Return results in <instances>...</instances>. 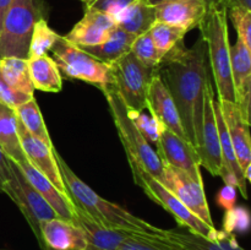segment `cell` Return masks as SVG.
Here are the masks:
<instances>
[{"instance_id": "7c38bea8", "label": "cell", "mask_w": 251, "mask_h": 250, "mask_svg": "<svg viewBox=\"0 0 251 250\" xmlns=\"http://www.w3.org/2000/svg\"><path fill=\"white\" fill-rule=\"evenodd\" d=\"M156 147L162 163L180 169L198 181L203 183L198 152L188 140L181 139L163 126Z\"/></svg>"}, {"instance_id": "ba28073f", "label": "cell", "mask_w": 251, "mask_h": 250, "mask_svg": "<svg viewBox=\"0 0 251 250\" xmlns=\"http://www.w3.org/2000/svg\"><path fill=\"white\" fill-rule=\"evenodd\" d=\"M129 163L135 183L141 186L142 190L152 201L168 211L179 223V227H185L191 232H195L206 238H215L217 228L206 225L202 220L194 215L176 195H173L168 189L164 188L159 181L149 175L146 172L142 171L135 162L129 161Z\"/></svg>"}, {"instance_id": "7bdbcfd3", "label": "cell", "mask_w": 251, "mask_h": 250, "mask_svg": "<svg viewBox=\"0 0 251 250\" xmlns=\"http://www.w3.org/2000/svg\"><path fill=\"white\" fill-rule=\"evenodd\" d=\"M80 1L82 2V4L85 5L86 9H87V7H91V6H92V5L95 4V2L97 1V0H80Z\"/></svg>"}, {"instance_id": "d6a6232c", "label": "cell", "mask_w": 251, "mask_h": 250, "mask_svg": "<svg viewBox=\"0 0 251 250\" xmlns=\"http://www.w3.org/2000/svg\"><path fill=\"white\" fill-rule=\"evenodd\" d=\"M130 51L135 55V58L144 64L147 68L156 69L157 65L161 61V56H159L158 51H157L156 47H154L153 41L151 38L150 32H145V33L140 34L134 39L131 44Z\"/></svg>"}, {"instance_id": "4316f807", "label": "cell", "mask_w": 251, "mask_h": 250, "mask_svg": "<svg viewBox=\"0 0 251 250\" xmlns=\"http://www.w3.org/2000/svg\"><path fill=\"white\" fill-rule=\"evenodd\" d=\"M0 73L14 90L34 97V87L29 77L27 59L15 56L0 58Z\"/></svg>"}, {"instance_id": "836d02e7", "label": "cell", "mask_w": 251, "mask_h": 250, "mask_svg": "<svg viewBox=\"0 0 251 250\" xmlns=\"http://www.w3.org/2000/svg\"><path fill=\"white\" fill-rule=\"evenodd\" d=\"M233 26L238 33V38L251 49V10L235 6L227 10Z\"/></svg>"}, {"instance_id": "d4e9b609", "label": "cell", "mask_w": 251, "mask_h": 250, "mask_svg": "<svg viewBox=\"0 0 251 250\" xmlns=\"http://www.w3.org/2000/svg\"><path fill=\"white\" fill-rule=\"evenodd\" d=\"M135 38L136 37L127 33L115 25L103 43L93 47H85V48L81 49L87 51L88 54L95 56L98 60L109 64L126 54L127 51H130Z\"/></svg>"}, {"instance_id": "8fae6325", "label": "cell", "mask_w": 251, "mask_h": 250, "mask_svg": "<svg viewBox=\"0 0 251 250\" xmlns=\"http://www.w3.org/2000/svg\"><path fill=\"white\" fill-rule=\"evenodd\" d=\"M212 82L208 80L205 90V104H203V120L201 130L200 142L196 147L200 167H203L213 176H220L222 169V156H221L220 137H218L217 123H216L215 110H213Z\"/></svg>"}, {"instance_id": "60d3db41", "label": "cell", "mask_w": 251, "mask_h": 250, "mask_svg": "<svg viewBox=\"0 0 251 250\" xmlns=\"http://www.w3.org/2000/svg\"><path fill=\"white\" fill-rule=\"evenodd\" d=\"M11 1L12 0H0V28H1L2 20H4L5 14H6L7 9H9Z\"/></svg>"}, {"instance_id": "30bf717a", "label": "cell", "mask_w": 251, "mask_h": 250, "mask_svg": "<svg viewBox=\"0 0 251 250\" xmlns=\"http://www.w3.org/2000/svg\"><path fill=\"white\" fill-rule=\"evenodd\" d=\"M163 169L164 188L176 195L194 215L198 216L206 225L215 227L206 199L203 183L198 181L188 173L174 167L163 164Z\"/></svg>"}, {"instance_id": "ee69618b", "label": "cell", "mask_w": 251, "mask_h": 250, "mask_svg": "<svg viewBox=\"0 0 251 250\" xmlns=\"http://www.w3.org/2000/svg\"><path fill=\"white\" fill-rule=\"evenodd\" d=\"M4 250H5V249H4Z\"/></svg>"}, {"instance_id": "277c9868", "label": "cell", "mask_w": 251, "mask_h": 250, "mask_svg": "<svg viewBox=\"0 0 251 250\" xmlns=\"http://www.w3.org/2000/svg\"><path fill=\"white\" fill-rule=\"evenodd\" d=\"M102 92L104 93L108 104H109L110 113H112L115 126H117L120 141L126 152L127 159L135 162L142 171L146 172L149 175H151L152 178L156 179L163 185V163L159 159L153 147L150 146L149 142L136 129L131 119L127 117L126 108L118 96L117 91L114 90L113 85H108L102 88Z\"/></svg>"}, {"instance_id": "9c48e42d", "label": "cell", "mask_w": 251, "mask_h": 250, "mask_svg": "<svg viewBox=\"0 0 251 250\" xmlns=\"http://www.w3.org/2000/svg\"><path fill=\"white\" fill-rule=\"evenodd\" d=\"M11 176L2 191L16 203L17 207L26 218L37 240L41 239V225L58 217L53 208L39 195L36 189L28 183L17 164L9 158Z\"/></svg>"}, {"instance_id": "484cf974", "label": "cell", "mask_w": 251, "mask_h": 250, "mask_svg": "<svg viewBox=\"0 0 251 250\" xmlns=\"http://www.w3.org/2000/svg\"><path fill=\"white\" fill-rule=\"evenodd\" d=\"M0 146L5 154L16 163L27 159L20 144L15 109L2 103H0Z\"/></svg>"}, {"instance_id": "4dcf8cb0", "label": "cell", "mask_w": 251, "mask_h": 250, "mask_svg": "<svg viewBox=\"0 0 251 250\" xmlns=\"http://www.w3.org/2000/svg\"><path fill=\"white\" fill-rule=\"evenodd\" d=\"M59 38H60V34L49 27L46 19L38 20L34 24L33 31H32L27 59L47 55Z\"/></svg>"}, {"instance_id": "d6986e66", "label": "cell", "mask_w": 251, "mask_h": 250, "mask_svg": "<svg viewBox=\"0 0 251 250\" xmlns=\"http://www.w3.org/2000/svg\"><path fill=\"white\" fill-rule=\"evenodd\" d=\"M114 26L112 17L93 7H87L82 19L63 37L78 48L98 46L107 39Z\"/></svg>"}, {"instance_id": "e575fe53", "label": "cell", "mask_w": 251, "mask_h": 250, "mask_svg": "<svg viewBox=\"0 0 251 250\" xmlns=\"http://www.w3.org/2000/svg\"><path fill=\"white\" fill-rule=\"evenodd\" d=\"M250 227L249 211L245 207H233L226 211L223 221V230L234 234L235 232L244 233Z\"/></svg>"}, {"instance_id": "8d00e7d4", "label": "cell", "mask_w": 251, "mask_h": 250, "mask_svg": "<svg viewBox=\"0 0 251 250\" xmlns=\"http://www.w3.org/2000/svg\"><path fill=\"white\" fill-rule=\"evenodd\" d=\"M134 0H97L91 7L104 12L114 21L115 17L120 14L124 9H126Z\"/></svg>"}, {"instance_id": "74e56055", "label": "cell", "mask_w": 251, "mask_h": 250, "mask_svg": "<svg viewBox=\"0 0 251 250\" xmlns=\"http://www.w3.org/2000/svg\"><path fill=\"white\" fill-rule=\"evenodd\" d=\"M216 201H217L218 206L223 207L226 211L235 207V203H237V188L226 184L218 191L217 196H216Z\"/></svg>"}, {"instance_id": "f35d334b", "label": "cell", "mask_w": 251, "mask_h": 250, "mask_svg": "<svg viewBox=\"0 0 251 250\" xmlns=\"http://www.w3.org/2000/svg\"><path fill=\"white\" fill-rule=\"evenodd\" d=\"M10 176H11V169H10L9 157L5 154L1 146H0V190L1 191L7 181L10 180Z\"/></svg>"}, {"instance_id": "ffe728a7", "label": "cell", "mask_w": 251, "mask_h": 250, "mask_svg": "<svg viewBox=\"0 0 251 250\" xmlns=\"http://www.w3.org/2000/svg\"><path fill=\"white\" fill-rule=\"evenodd\" d=\"M147 110L154 115L166 129L171 130L181 139L188 140L176 103L157 74H154L150 83L147 93Z\"/></svg>"}, {"instance_id": "3957f363", "label": "cell", "mask_w": 251, "mask_h": 250, "mask_svg": "<svg viewBox=\"0 0 251 250\" xmlns=\"http://www.w3.org/2000/svg\"><path fill=\"white\" fill-rule=\"evenodd\" d=\"M200 36L207 49V58L217 88L218 100L235 103L230 69V42L228 32L227 7L221 4L208 5L205 17L199 25Z\"/></svg>"}, {"instance_id": "6da1fadb", "label": "cell", "mask_w": 251, "mask_h": 250, "mask_svg": "<svg viewBox=\"0 0 251 250\" xmlns=\"http://www.w3.org/2000/svg\"><path fill=\"white\" fill-rule=\"evenodd\" d=\"M207 69V49L201 36L191 48L184 42L174 47L156 68L176 103L189 142L195 149L202 130L206 85L211 78Z\"/></svg>"}, {"instance_id": "52a82bcc", "label": "cell", "mask_w": 251, "mask_h": 250, "mask_svg": "<svg viewBox=\"0 0 251 250\" xmlns=\"http://www.w3.org/2000/svg\"><path fill=\"white\" fill-rule=\"evenodd\" d=\"M50 51L63 77L85 81L96 85L100 90L112 85L109 64L98 60L83 49L66 41L63 36L55 42Z\"/></svg>"}, {"instance_id": "7a4b0ae2", "label": "cell", "mask_w": 251, "mask_h": 250, "mask_svg": "<svg viewBox=\"0 0 251 250\" xmlns=\"http://www.w3.org/2000/svg\"><path fill=\"white\" fill-rule=\"evenodd\" d=\"M56 162L60 168L63 180L68 189L71 200L86 211L92 218H95L100 225L115 229H125L131 232L146 233V234L164 235V229L152 225L142 218L132 215L122 206L105 200L98 195L91 186L81 180L73 169L68 166L65 159L54 150Z\"/></svg>"}, {"instance_id": "4fadbf2b", "label": "cell", "mask_w": 251, "mask_h": 250, "mask_svg": "<svg viewBox=\"0 0 251 250\" xmlns=\"http://www.w3.org/2000/svg\"><path fill=\"white\" fill-rule=\"evenodd\" d=\"M17 130H19L20 144H21L22 151H24L27 161L37 171L41 172L44 176H47L61 194L69 195L68 189H66L65 183L63 180L60 168H59V164L56 162L55 154H54L55 147L48 146L37 137L32 136L19 119H17Z\"/></svg>"}, {"instance_id": "d590c367", "label": "cell", "mask_w": 251, "mask_h": 250, "mask_svg": "<svg viewBox=\"0 0 251 250\" xmlns=\"http://www.w3.org/2000/svg\"><path fill=\"white\" fill-rule=\"evenodd\" d=\"M31 98L33 97H29V96L24 95V93L14 90V88L4 80L1 73H0V103L15 109V108L19 107L20 104L27 102V100H31Z\"/></svg>"}, {"instance_id": "7402d4cb", "label": "cell", "mask_w": 251, "mask_h": 250, "mask_svg": "<svg viewBox=\"0 0 251 250\" xmlns=\"http://www.w3.org/2000/svg\"><path fill=\"white\" fill-rule=\"evenodd\" d=\"M164 235L183 250H245L238 244L235 235L226 230H218L215 238L191 232L185 227L164 229Z\"/></svg>"}, {"instance_id": "cb8c5ba5", "label": "cell", "mask_w": 251, "mask_h": 250, "mask_svg": "<svg viewBox=\"0 0 251 250\" xmlns=\"http://www.w3.org/2000/svg\"><path fill=\"white\" fill-rule=\"evenodd\" d=\"M27 66L34 90L53 93L60 92L63 88V76L51 56L47 54L27 59Z\"/></svg>"}, {"instance_id": "f546056e", "label": "cell", "mask_w": 251, "mask_h": 250, "mask_svg": "<svg viewBox=\"0 0 251 250\" xmlns=\"http://www.w3.org/2000/svg\"><path fill=\"white\" fill-rule=\"evenodd\" d=\"M117 250H183L166 235L132 233L125 238Z\"/></svg>"}, {"instance_id": "83f0119b", "label": "cell", "mask_w": 251, "mask_h": 250, "mask_svg": "<svg viewBox=\"0 0 251 250\" xmlns=\"http://www.w3.org/2000/svg\"><path fill=\"white\" fill-rule=\"evenodd\" d=\"M15 113H16L17 119L22 123V125L26 127V130L32 136L37 137L48 146L54 147L36 98L33 97L20 104L19 107L15 108Z\"/></svg>"}, {"instance_id": "ac0fdd59", "label": "cell", "mask_w": 251, "mask_h": 250, "mask_svg": "<svg viewBox=\"0 0 251 250\" xmlns=\"http://www.w3.org/2000/svg\"><path fill=\"white\" fill-rule=\"evenodd\" d=\"M73 222L76 223L85 234L87 242L86 250H117L125 238L132 233H139L125 229H115L100 225L76 203Z\"/></svg>"}, {"instance_id": "8992f818", "label": "cell", "mask_w": 251, "mask_h": 250, "mask_svg": "<svg viewBox=\"0 0 251 250\" xmlns=\"http://www.w3.org/2000/svg\"><path fill=\"white\" fill-rule=\"evenodd\" d=\"M112 85L126 110L147 109V93L156 69L140 63L131 51L109 63Z\"/></svg>"}, {"instance_id": "44dd1931", "label": "cell", "mask_w": 251, "mask_h": 250, "mask_svg": "<svg viewBox=\"0 0 251 250\" xmlns=\"http://www.w3.org/2000/svg\"><path fill=\"white\" fill-rule=\"evenodd\" d=\"M16 164L21 169L25 178L36 189L37 193L47 201V203L53 208V211L56 213V216L59 218H63V220L68 221L74 220L75 202L71 200L70 196L65 195V194H61L53 185V183L47 176H44L41 172L37 171L27 159Z\"/></svg>"}, {"instance_id": "b9f144b4", "label": "cell", "mask_w": 251, "mask_h": 250, "mask_svg": "<svg viewBox=\"0 0 251 250\" xmlns=\"http://www.w3.org/2000/svg\"><path fill=\"white\" fill-rule=\"evenodd\" d=\"M147 1H149V2H151L152 5H156V4H158V2L163 1V0H147ZM203 1H205L206 4H207V5H212V4H220V2H218V0H203Z\"/></svg>"}, {"instance_id": "5bb4252c", "label": "cell", "mask_w": 251, "mask_h": 250, "mask_svg": "<svg viewBox=\"0 0 251 250\" xmlns=\"http://www.w3.org/2000/svg\"><path fill=\"white\" fill-rule=\"evenodd\" d=\"M221 112L227 125L232 146L240 169L244 173L245 179L250 180L251 176V140L250 123L245 122L237 103L229 100H220Z\"/></svg>"}, {"instance_id": "e0dca14e", "label": "cell", "mask_w": 251, "mask_h": 250, "mask_svg": "<svg viewBox=\"0 0 251 250\" xmlns=\"http://www.w3.org/2000/svg\"><path fill=\"white\" fill-rule=\"evenodd\" d=\"M38 244L43 250H86L82 229L73 221L55 217L41 225Z\"/></svg>"}, {"instance_id": "5b68a950", "label": "cell", "mask_w": 251, "mask_h": 250, "mask_svg": "<svg viewBox=\"0 0 251 250\" xmlns=\"http://www.w3.org/2000/svg\"><path fill=\"white\" fill-rule=\"evenodd\" d=\"M41 19V0H12L0 28V58L27 59L34 24Z\"/></svg>"}, {"instance_id": "f1b7e54d", "label": "cell", "mask_w": 251, "mask_h": 250, "mask_svg": "<svg viewBox=\"0 0 251 250\" xmlns=\"http://www.w3.org/2000/svg\"><path fill=\"white\" fill-rule=\"evenodd\" d=\"M149 32L161 59L174 47L184 42V37L188 33L183 28L158 21L152 25Z\"/></svg>"}, {"instance_id": "1f68e13d", "label": "cell", "mask_w": 251, "mask_h": 250, "mask_svg": "<svg viewBox=\"0 0 251 250\" xmlns=\"http://www.w3.org/2000/svg\"><path fill=\"white\" fill-rule=\"evenodd\" d=\"M126 113L127 117L131 119L136 129L144 136V139L149 142L150 146H152V145L157 146L159 135H161L162 129H163V125L158 122V119L150 112L147 113L146 109L126 110Z\"/></svg>"}, {"instance_id": "2e32d148", "label": "cell", "mask_w": 251, "mask_h": 250, "mask_svg": "<svg viewBox=\"0 0 251 250\" xmlns=\"http://www.w3.org/2000/svg\"><path fill=\"white\" fill-rule=\"evenodd\" d=\"M230 69L235 103L242 112L245 122L250 123L251 98V49L239 38L230 46Z\"/></svg>"}, {"instance_id": "9a60e30c", "label": "cell", "mask_w": 251, "mask_h": 250, "mask_svg": "<svg viewBox=\"0 0 251 250\" xmlns=\"http://www.w3.org/2000/svg\"><path fill=\"white\" fill-rule=\"evenodd\" d=\"M207 9L203 0H163L154 5V16L156 21L189 32L199 27Z\"/></svg>"}, {"instance_id": "603a6c76", "label": "cell", "mask_w": 251, "mask_h": 250, "mask_svg": "<svg viewBox=\"0 0 251 250\" xmlns=\"http://www.w3.org/2000/svg\"><path fill=\"white\" fill-rule=\"evenodd\" d=\"M115 25L127 33L137 37L151 28L156 22L154 5L147 0H134L114 19Z\"/></svg>"}, {"instance_id": "ab89813d", "label": "cell", "mask_w": 251, "mask_h": 250, "mask_svg": "<svg viewBox=\"0 0 251 250\" xmlns=\"http://www.w3.org/2000/svg\"><path fill=\"white\" fill-rule=\"evenodd\" d=\"M218 2L227 7V10L235 6L245 7V9L251 10V0H218Z\"/></svg>"}]
</instances>
